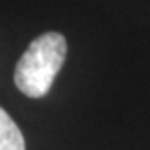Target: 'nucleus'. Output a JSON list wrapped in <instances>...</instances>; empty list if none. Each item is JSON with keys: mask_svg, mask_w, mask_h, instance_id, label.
I'll use <instances>...</instances> for the list:
<instances>
[{"mask_svg": "<svg viewBox=\"0 0 150 150\" xmlns=\"http://www.w3.org/2000/svg\"><path fill=\"white\" fill-rule=\"evenodd\" d=\"M67 40L62 33L49 31L29 44L15 69V85L29 98H44L65 62Z\"/></svg>", "mask_w": 150, "mask_h": 150, "instance_id": "obj_1", "label": "nucleus"}, {"mask_svg": "<svg viewBox=\"0 0 150 150\" xmlns=\"http://www.w3.org/2000/svg\"><path fill=\"white\" fill-rule=\"evenodd\" d=\"M0 150H25V141L16 123L0 107Z\"/></svg>", "mask_w": 150, "mask_h": 150, "instance_id": "obj_2", "label": "nucleus"}]
</instances>
